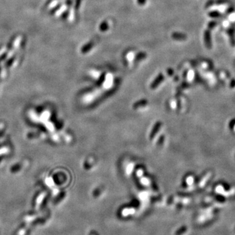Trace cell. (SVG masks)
<instances>
[{
	"instance_id": "1",
	"label": "cell",
	"mask_w": 235,
	"mask_h": 235,
	"mask_svg": "<svg viewBox=\"0 0 235 235\" xmlns=\"http://www.w3.org/2000/svg\"><path fill=\"white\" fill-rule=\"evenodd\" d=\"M205 45L208 48H211L212 47V41L211 35H210V31H206L205 33Z\"/></svg>"
},
{
	"instance_id": "2",
	"label": "cell",
	"mask_w": 235,
	"mask_h": 235,
	"mask_svg": "<svg viewBox=\"0 0 235 235\" xmlns=\"http://www.w3.org/2000/svg\"><path fill=\"white\" fill-rule=\"evenodd\" d=\"M22 36H21V35L18 36L17 38L15 39V40H14L13 43L14 50L17 49V48L20 47V45L22 43Z\"/></svg>"
},
{
	"instance_id": "3",
	"label": "cell",
	"mask_w": 235,
	"mask_h": 235,
	"mask_svg": "<svg viewBox=\"0 0 235 235\" xmlns=\"http://www.w3.org/2000/svg\"><path fill=\"white\" fill-rule=\"evenodd\" d=\"M21 169V165L20 164L17 163V164H15L14 165L11 167L10 171L12 172L13 173H16L18 172Z\"/></svg>"
},
{
	"instance_id": "4",
	"label": "cell",
	"mask_w": 235,
	"mask_h": 235,
	"mask_svg": "<svg viewBox=\"0 0 235 235\" xmlns=\"http://www.w3.org/2000/svg\"><path fill=\"white\" fill-rule=\"evenodd\" d=\"M14 61V58H10L9 59L7 60V61L5 63V66L6 68H9L13 64Z\"/></svg>"
},
{
	"instance_id": "5",
	"label": "cell",
	"mask_w": 235,
	"mask_h": 235,
	"mask_svg": "<svg viewBox=\"0 0 235 235\" xmlns=\"http://www.w3.org/2000/svg\"><path fill=\"white\" fill-rule=\"evenodd\" d=\"M221 14H220L219 13H218L217 11H214V12H210L209 13V16L210 17H212V18H218V17H220L221 16Z\"/></svg>"
},
{
	"instance_id": "6",
	"label": "cell",
	"mask_w": 235,
	"mask_h": 235,
	"mask_svg": "<svg viewBox=\"0 0 235 235\" xmlns=\"http://www.w3.org/2000/svg\"><path fill=\"white\" fill-rule=\"evenodd\" d=\"M217 23L216 22H215V21L210 22H209V24H208V28H209V29L213 28L215 27V26L217 25Z\"/></svg>"
},
{
	"instance_id": "7",
	"label": "cell",
	"mask_w": 235,
	"mask_h": 235,
	"mask_svg": "<svg viewBox=\"0 0 235 235\" xmlns=\"http://www.w3.org/2000/svg\"><path fill=\"white\" fill-rule=\"evenodd\" d=\"M7 50H8V48H7V47L1 48V49H0V56H1L2 54H3L4 53H5L7 51Z\"/></svg>"
},
{
	"instance_id": "8",
	"label": "cell",
	"mask_w": 235,
	"mask_h": 235,
	"mask_svg": "<svg viewBox=\"0 0 235 235\" xmlns=\"http://www.w3.org/2000/svg\"><path fill=\"white\" fill-rule=\"evenodd\" d=\"M7 58V54H5V53H4L3 54H2L1 56H0V63L3 62Z\"/></svg>"
},
{
	"instance_id": "9",
	"label": "cell",
	"mask_w": 235,
	"mask_h": 235,
	"mask_svg": "<svg viewBox=\"0 0 235 235\" xmlns=\"http://www.w3.org/2000/svg\"><path fill=\"white\" fill-rule=\"evenodd\" d=\"M65 6H64V7H62V8H61V9H60V10H59V11H58L57 12V13H56V14H57V15H59V14H61V13H62V12H63V11H64L65 10Z\"/></svg>"
},
{
	"instance_id": "10",
	"label": "cell",
	"mask_w": 235,
	"mask_h": 235,
	"mask_svg": "<svg viewBox=\"0 0 235 235\" xmlns=\"http://www.w3.org/2000/svg\"><path fill=\"white\" fill-rule=\"evenodd\" d=\"M233 11H234V9L233 8H231V9L229 8V9H227V13H231Z\"/></svg>"
}]
</instances>
